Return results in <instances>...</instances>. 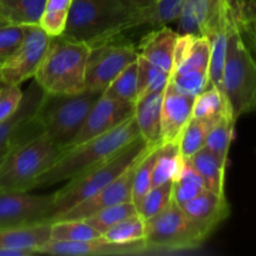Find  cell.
Listing matches in <instances>:
<instances>
[{
  "label": "cell",
  "mask_w": 256,
  "mask_h": 256,
  "mask_svg": "<svg viewBox=\"0 0 256 256\" xmlns=\"http://www.w3.org/2000/svg\"><path fill=\"white\" fill-rule=\"evenodd\" d=\"M138 14L128 0H72L62 36L99 44L138 28Z\"/></svg>",
  "instance_id": "obj_1"
},
{
  "label": "cell",
  "mask_w": 256,
  "mask_h": 256,
  "mask_svg": "<svg viewBox=\"0 0 256 256\" xmlns=\"http://www.w3.org/2000/svg\"><path fill=\"white\" fill-rule=\"evenodd\" d=\"M139 136V129L132 115L110 132L64 150L56 162L38 176L32 189H42L68 182L88 168L106 160Z\"/></svg>",
  "instance_id": "obj_2"
},
{
  "label": "cell",
  "mask_w": 256,
  "mask_h": 256,
  "mask_svg": "<svg viewBox=\"0 0 256 256\" xmlns=\"http://www.w3.org/2000/svg\"><path fill=\"white\" fill-rule=\"evenodd\" d=\"M149 146L142 136L136 138L106 160L88 168L68 180L65 186L54 192L52 204L45 222H52L58 215L100 192L134 164Z\"/></svg>",
  "instance_id": "obj_3"
},
{
  "label": "cell",
  "mask_w": 256,
  "mask_h": 256,
  "mask_svg": "<svg viewBox=\"0 0 256 256\" xmlns=\"http://www.w3.org/2000/svg\"><path fill=\"white\" fill-rule=\"evenodd\" d=\"M90 52L86 42L52 38L34 80L49 94H76L85 90V72Z\"/></svg>",
  "instance_id": "obj_4"
},
{
  "label": "cell",
  "mask_w": 256,
  "mask_h": 256,
  "mask_svg": "<svg viewBox=\"0 0 256 256\" xmlns=\"http://www.w3.org/2000/svg\"><path fill=\"white\" fill-rule=\"evenodd\" d=\"M222 94L232 118L256 112V60L245 45L232 12L222 70Z\"/></svg>",
  "instance_id": "obj_5"
},
{
  "label": "cell",
  "mask_w": 256,
  "mask_h": 256,
  "mask_svg": "<svg viewBox=\"0 0 256 256\" xmlns=\"http://www.w3.org/2000/svg\"><path fill=\"white\" fill-rule=\"evenodd\" d=\"M102 94L94 90H82L76 94L45 92L35 118L42 128V132L64 152Z\"/></svg>",
  "instance_id": "obj_6"
},
{
  "label": "cell",
  "mask_w": 256,
  "mask_h": 256,
  "mask_svg": "<svg viewBox=\"0 0 256 256\" xmlns=\"http://www.w3.org/2000/svg\"><path fill=\"white\" fill-rule=\"evenodd\" d=\"M62 152L45 132L29 142L12 146L0 162V190H32L38 176L52 166Z\"/></svg>",
  "instance_id": "obj_7"
},
{
  "label": "cell",
  "mask_w": 256,
  "mask_h": 256,
  "mask_svg": "<svg viewBox=\"0 0 256 256\" xmlns=\"http://www.w3.org/2000/svg\"><path fill=\"white\" fill-rule=\"evenodd\" d=\"M145 222V242L152 254H172L198 249L212 235L202 225L188 218L172 200L164 212Z\"/></svg>",
  "instance_id": "obj_8"
},
{
  "label": "cell",
  "mask_w": 256,
  "mask_h": 256,
  "mask_svg": "<svg viewBox=\"0 0 256 256\" xmlns=\"http://www.w3.org/2000/svg\"><path fill=\"white\" fill-rule=\"evenodd\" d=\"M114 38L90 45L85 72V90L102 92L110 82L139 56L132 44L112 42Z\"/></svg>",
  "instance_id": "obj_9"
},
{
  "label": "cell",
  "mask_w": 256,
  "mask_h": 256,
  "mask_svg": "<svg viewBox=\"0 0 256 256\" xmlns=\"http://www.w3.org/2000/svg\"><path fill=\"white\" fill-rule=\"evenodd\" d=\"M52 36L48 35L39 25L28 26L26 35L19 49L0 68V82L8 85H22L35 76Z\"/></svg>",
  "instance_id": "obj_10"
},
{
  "label": "cell",
  "mask_w": 256,
  "mask_h": 256,
  "mask_svg": "<svg viewBox=\"0 0 256 256\" xmlns=\"http://www.w3.org/2000/svg\"><path fill=\"white\" fill-rule=\"evenodd\" d=\"M232 0H184L178 19L179 34L204 35L210 39L230 22Z\"/></svg>",
  "instance_id": "obj_11"
},
{
  "label": "cell",
  "mask_w": 256,
  "mask_h": 256,
  "mask_svg": "<svg viewBox=\"0 0 256 256\" xmlns=\"http://www.w3.org/2000/svg\"><path fill=\"white\" fill-rule=\"evenodd\" d=\"M45 92L35 80L26 92H22L19 109L12 116L0 122V149L6 145L22 144L44 132L35 118V112Z\"/></svg>",
  "instance_id": "obj_12"
},
{
  "label": "cell",
  "mask_w": 256,
  "mask_h": 256,
  "mask_svg": "<svg viewBox=\"0 0 256 256\" xmlns=\"http://www.w3.org/2000/svg\"><path fill=\"white\" fill-rule=\"evenodd\" d=\"M54 194L32 195L29 192L0 190V230L46 222Z\"/></svg>",
  "instance_id": "obj_13"
},
{
  "label": "cell",
  "mask_w": 256,
  "mask_h": 256,
  "mask_svg": "<svg viewBox=\"0 0 256 256\" xmlns=\"http://www.w3.org/2000/svg\"><path fill=\"white\" fill-rule=\"evenodd\" d=\"M150 146H152V145H150ZM145 152L134 164L130 165L122 175H119L110 184L102 188L100 192L90 196L89 199L74 205L72 208L68 209L66 212L58 215L52 222H55V220H84L86 218L92 216V214L98 212L99 210L104 209V208L122 204V202H132V182H134L135 169H136L138 162L145 155Z\"/></svg>",
  "instance_id": "obj_14"
},
{
  "label": "cell",
  "mask_w": 256,
  "mask_h": 256,
  "mask_svg": "<svg viewBox=\"0 0 256 256\" xmlns=\"http://www.w3.org/2000/svg\"><path fill=\"white\" fill-rule=\"evenodd\" d=\"M134 109L135 102L110 99L102 94V96L90 109L84 124L70 142L68 149L110 132L125 120L132 118L134 115Z\"/></svg>",
  "instance_id": "obj_15"
},
{
  "label": "cell",
  "mask_w": 256,
  "mask_h": 256,
  "mask_svg": "<svg viewBox=\"0 0 256 256\" xmlns=\"http://www.w3.org/2000/svg\"><path fill=\"white\" fill-rule=\"evenodd\" d=\"M38 254L65 256L142 255L152 254L145 240L135 242H114L99 236L86 242H56L49 240L39 248Z\"/></svg>",
  "instance_id": "obj_16"
},
{
  "label": "cell",
  "mask_w": 256,
  "mask_h": 256,
  "mask_svg": "<svg viewBox=\"0 0 256 256\" xmlns=\"http://www.w3.org/2000/svg\"><path fill=\"white\" fill-rule=\"evenodd\" d=\"M194 100L195 96L179 92L169 80L162 94V142H178L182 130L192 116Z\"/></svg>",
  "instance_id": "obj_17"
},
{
  "label": "cell",
  "mask_w": 256,
  "mask_h": 256,
  "mask_svg": "<svg viewBox=\"0 0 256 256\" xmlns=\"http://www.w3.org/2000/svg\"><path fill=\"white\" fill-rule=\"evenodd\" d=\"M210 56L212 42L209 38L198 34H179L170 75L188 72H209Z\"/></svg>",
  "instance_id": "obj_18"
},
{
  "label": "cell",
  "mask_w": 256,
  "mask_h": 256,
  "mask_svg": "<svg viewBox=\"0 0 256 256\" xmlns=\"http://www.w3.org/2000/svg\"><path fill=\"white\" fill-rule=\"evenodd\" d=\"M180 208L188 218L202 225L210 234L229 218L232 212L225 195H218L208 189L202 190Z\"/></svg>",
  "instance_id": "obj_19"
},
{
  "label": "cell",
  "mask_w": 256,
  "mask_h": 256,
  "mask_svg": "<svg viewBox=\"0 0 256 256\" xmlns=\"http://www.w3.org/2000/svg\"><path fill=\"white\" fill-rule=\"evenodd\" d=\"M179 32L166 25L149 32L140 42L138 52L159 69L172 74L174 66V54Z\"/></svg>",
  "instance_id": "obj_20"
},
{
  "label": "cell",
  "mask_w": 256,
  "mask_h": 256,
  "mask_svg": "<svg viewBox=\"0 0 256 256\" xmlns=\"http://www.w3.org/2000/svg\"><path fill=\"white\" fill-rule=\"evenodd\" d=\"M162 90L146 92L135 102L134 119L140 136L148 145L162 144Z\"/></svg>",
  "instance_id": "obj_21"
},
{
  "label": "cell",
  "mask_w": 256,
  "mask_h": 256,
  "mask_svg": "<svg viewBox=\"0 0 256 256\" xmlns=\"http://www.w3.org/2000/svg\"><path fill=\"white\" fill-rule=\"evenodd\" d=\"M50 240V222H38L0 230V246L28 250L38 254L40 246Z\"/></svg>",
  "instance_id": "obj_22"
},
{
  "label": "cell",
  "mask_w": 256,
  "mask_h": 256,
  "mask_svg": "<svg viewBox=\"0 0 256 256\" xmlns=\"http://www.w3.org/2000/svg\"><path fill=\"white\" fill-rule=\"evenodd\" d=\"M188 160L202 176L205 189L218 195H225V172L228 162H222L206 146L202 148Z\"/></svg>",
  "instance_id": "obj_23"
},
{
  "label": "cell",
  "mask_w": 256,
  "mask_h": 256,
  "mask_svg": "<svg viewBox=\"0 0 256 256\" xmlns=\"http://www.w3.org/2000/svg\"><path fill=\"white\" fill-rule=\"evenodd\" d=\"M46 0H0V20L5 24L39 25Z\"/></svg>",
  "instance_id": "obj_24"
},
{
  "label": "cell",
  "mask_w": 256,
  "mask_h": 256,
  "mask_svg": "<svg viewBox=\"0 0 256 256\" xmlns=\"http://www.w3.org/2000/svg\"><path fill=\"white\" fill-rule=\"evenodd\" d=\"M178 142H162L158 148L156 159L152 168V188L172 182L180 174L184 165Z\"/></svg>",
  "instance_id": "obj_25"
},
{
  "label": "cell",
  "mask_w": 256,
  "mask_h": 256,
  "mask_svg": "<svg viewBox=\"0 0 256 256\" xmlns=\"http://www.w3.org/2000/svg\"><path fill=\"white\" fill-rule=\"evenodd\" d=\"M228 112H232L229 104L222 90L218 89L216 86L208 85L204 92L195 96L192 116L216 122Z\"/></svg>",
  "instance_id": "obj_26"
},
{
  "label": "cell",
  "mask_w": 256,
  "mask_h": 256,
  "mask_svg": "<svg viewBox=\"0 0 256 256\" xmlns=\"http://www.w3.org/2000/svg\"><path fill=\"white\" fill-rule=\"evenodd\" d=\"M232 15L245 45L256 60V0H232Z\"/></svg>",
  "instance_id": "obj_27"
},
{
  "label": "cell",
  "mask_w": 256,
  "mask_h": 256,
  "mask_svg": "<svg viewBox=\"0 0 256 256\" xmlns=\"http://www.w3.org/2000/svg\"><path fill=\"white\" fill-rule=\"evenodd\" d=\"M214 122L215 120L199 119L195 116L190 118L178 140L180 154L184 159H189L192 155L205 146L208 135Z\"/></svg>",
  "instance_id": "obj_28"
},
{
  "label": "cell",
  "mask_w": 256,
  "mask_h": 256,
  "mask_svg": "<svg viewBox=\"0 0 256 256\" xmlns=\"http://www.w3.org/2000/svg\"><path fill=\"white\" fill-rule=\"evenodd\" d=\"M235 124H236V120L232 118V112L222 115L219 120L214 122L205 142V146L225 162H228V159H229L230 145L234 139Z\"/></svg>",
  "instance_id": "obj_29"
},
{
  "label": "cell",
  "mask_w": 256,
  "mask_h": 256,
  "mask_svg": "<svg viewBox=\"0 0 256 256\" xmlns=\"http://www.w3.org/2000/svg\"><path fill=\"white\" fill-rule=\"evenodd\" d=\"M184 0H156L148 9L138 14V26H165L170 22H178L182 10Z\"/></svg>",
  "instance_id": "obj_30"
},
{
  "label": "cell",
  "mask_w": 256,
  "mask_h": 256,
  "mask_svg": "<svg viewBox=\"0 0 256 256\" xmlns=\"http://www.w3.org/2000/svg\"><path fill=\"white\" fill-rule=\"evenodd\" d=\"M204 189L205 186L202 176L192 166L189 160L185 159L182 172L172 180V202L182 206L185 202L196 196Z\"/></svg>",
  "instance_id": "obj_31"
},
{
  "label": "cell",
  "mask_w": 256,
  "mask_h": 256,
  "mask_svg": "<svg viewBox=\"0 0 256 256\" xmlns=\"http://www.w3.org/2000/svg\"><path fill=\"white\" fill-rule=\"evenodd\" d=\"M102 236L85 220H55L50 222V240L86 242Z\"/></svg>",
  "instance_id": "obj_32"
},
{
  "label": "cell",
  "mask_w": 256,
  "mask_h": 256,
  "mask_svg": "<svg viewBox=\"0 0 256 256\" xmlns=\"http://www.w3.org/2000/svg\"><path fill=\"white\" fill-rule=\"evenodd\" d=\"M138 60V59H136ZM135 60L128 65L109 86L102 92V95L110 99L135 102L138 99V62Z\"/></svg>",
  "instance_id": "obj_33"
},
{
  "label": "cell",
  "mask_w": 256,
  "mask_h": 256,
  "mask_svg": "<svg viewBox=\"0 0 256 256\" xmlns=\"http://www.w3.org/2000/svg\"><path fill=\"white\" fill-rule=\"evenodd\" d=\"M72 0H46L39 26L52 38L64 32Z\"/></svg>",
  "instance_id": "obj_34"
},
{
  "label": "cell",
  "mask_w": 256,
  "mask_h": 256,
  "mask_svg": "<svg viewBox=\"0 0 256 256\" xmlns=\"http://www.w3.org/2000/svg\"><path fill=\"white\" fill-rule=\"evenodd\" d=\"M146 222L142 215H132L115 224L102 234L105 239L114 242H135L145 240Z\"/></svg>",
  "instance_id": "obj_35"
},
{
  "label": "cell",
  "mask_w": 256,
  "mask_h": 256,
  "mask_svg": "<svg viewBox=\"0 0 256 256\" xmlns=\"http://www.w3.org/2000/svg\"><path fill=\"white\" fill-rule=\"evenodd\" d=\"M158 148H159V145L149 146L148 152L140 159V162L136 165V169H135L134 182H132V202H134L136 208L142 200V198L145 196V194L152 188V168H154L155 159H156Z\"/></svg>",
  "instance_id": "obj_36"
},
{
  "label": "cell",
  "mask_w": 256,
  "mask_h": 256,
  "mask_svg": "<svg viewBox=\"0 0 256 256\" xmlns=\"http://www.w3.org/2000/svg\"><path fill=\"white\" fill-rule=\"evenodd\" d=\"M134 214H138L136 206L132 202H126L104 208L84 220L102 235L108 229L114 226L125 218H129Z\"/></svg>",
  "instance_id": "obj_37"
},
{
  "label": "cell",
  "mask_w": 256,
  "mask_h": 256,
  "mask_svg": "<svg viewBox=\"0 0 256 256\" xmlns=\"http://www.w3.org/2000/svg\"><path fill=\"white\" fill-rule=\"evenodd\" d=\"M138 98L146 92L165 89L170 74L159 69L142 56H138Z\"/></svg>",
  "instance_id": "obj_38"
},
{
  "label": "cell",
  "mask_w": 256,
  "mask_h": 256,
  "mask_svg": "<svg viewBox=\"0 0 256 256\" xmlns=\"http://www.w3.org/2000/svg\"><path fill=\"white\" fill-rule=\"evenodd\" d=\"M172 182H168L162 185H158V186L150 188L149 192L145 194L140 204L138 205L136 209L139 215H142L145 220H148L164 212L172 200Z\"/></svg>",
  "instance_id": "obj_39"
},
{
  "label": "cell",
  "mask_w": 256,
  "mask_h": 256,
  "mask_svg": "<svg viewBox=\"0 0 256 256\" xmlns=\"http://www.w3.org/2000/svg\"><path fill=\"white\" fill-rule=\"evenodd\" d=\"M28 26L12 24L0 25V68L19 49L26 35Z\"/></svg>",
  "instance_id": "obj_40"
},
{
  "label": "cell",
  "mask_w": 256,
  "mask_h": 256,
  "mask_svg": "<svg viewBox=\"0 0 256 256\" xmlns=\"http://www.w3.org/2000/svg\"><path fill=\"white\" fill-rule=\"evenodd\" d=\"M170 82L179 92L192 96H198L209 85V72H188L170 75Z\"/></svg>",
  "instance_id": "obj_41"
},
{
  "label": "cell",
  "mask_w": 256,
  "mask_h": 256,
  "mask_svg": "<svg viewBox=\"0 0 256 256\" xmlns=\"http://www.w3.org/2000/svg\"><path fill=\"white\" fill-rule=\"evenodd\" d=\"M22 100V92L19 85L0 84V122L12 116Z\"/></svg>",
  "instance_id": "obj_42"
},
{
  "label": "cell",
  "mask_w": 256,
  "mask_h": 256,
  "mask_svg": "<svg viewBox=\"0 0 256 256\" xmlns=\"http://www.w3.org/2000/svg\"><path fill=\"white\" fill-rule=\"evenodd\" d=\"M35 255L32 252H28V250H15L9 249V248H2L0 246V256H32Z\"/></svg>",
  "instance_id": "obj_43"
},
{
  "label": "cell",
  "mask_w": 256,
  "mask_h": 256,
  "mask_svg": "<svg viewBox=\"0 0 256 256\" xmlns=\"http://www.w3.org/2000/svg\"><path fill=\"white\" fill-rule=\"evenodd\" d=\"M128 2H129L130 4L135 8V9H138L139 12H142V10H145V9H148V8L152 6V5L154 4L156 0H128Z\"/></svg>",
  "instance_id": "obj_44"
},
{
  "label": "cell",
  "mask_w": 256,
  "mask_h": 256,
  "mask_svg": "<svg viewBox=\"0 0 256 256\" xmlns=\"http://www.w3.org/2000/svg\"><path fill=\"white\" fill-rule=\"evenodd\" d=\"M12 146H14V145H6V146H4V148H2V149H0V162H2V160L4 159L5 154H6V152H9V149Z\"/></svg>",
  "instance_id": "obj_45"
},
{
  "label": "cell",
  "mask_w": 256,
  "mask_h": 256,
  "mask_svg": "<svg viewBox=\"0 0 256 256\" xmlns=\"http://www.w3.org/2000/svg\"><path fill=\"white\" fill-rule=\"evenodd\" d=\"M2 24H5V22H2V20H0V25H2Z\"/></svg>",
  "instance_id": "obj_46"
},
{
  "label": "cell",
  "mask_w": 256,
  "mask_h": 256,
  "mask_svg": "<svg viewBox=\"0 0 256 256\" xmlns=\"http://www.w3.org/2000/svg\"><path fill=\"white\" fill-rule=\"evenodd\" d=\"M0 84H2V82H0Z\"/></svg>",
  "instance_id": "obj_47"
}]
</instances>
